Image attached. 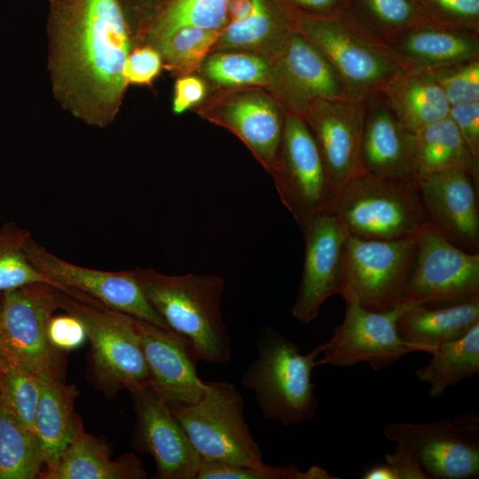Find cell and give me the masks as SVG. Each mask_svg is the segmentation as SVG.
Returning <instances> with one entry per match:
<instances>
[{
    "instance_id": "obj_18",
    "label": "cell",
    "mask_w": 479,
    "mask_h": 479,
    "mask_svg": "<svg viewBox=\"0 0 479 479\" xmlns=\"http://www.w3.org/2000/svg\"><path fill=\"white\" fill-rule=\"evenodd\" d=\"M272 65L274 98L286 113L302 116L315 99L349 98L346 88L322 52L298 32H294Z\"/></svg>"
},
{
    "instance_id": "obj_21",
    "label": "cell",
    "mask_w": 479,
    "mask_h": 479,
    "mask_svg": "<svg viewBox=\"0 0 479 479\" xmlns=\"http://www.w3.org/2000/svg\"><path fill=\"white\" fill-rule=\"evenodd\" d=\"M404 70L435 69L479 58V33L418 22L383 40Z\"/></svg>"
},
{
    "instance_id": "obj_37",
    "label": "cell",
    "mask_w": 479,
    "mask_h": 479,
    "mask_svg": "<svg viewBox=\"0 0 479 479\" xmlns=\"http://www.w3.org/2000/svg\"><path fill=\"white\" fill-rule=\"evenodd\" d=\"M40 391V380L26 371L8 365L0 372V401L33 433Z\"/></svg>"
},
{
    "instance_id": "obj_2",
    "label": "cell",
    "mask_w": 479,
    "mask_h": 479,
    "mask_svg": "<svg viewBox=\"0 0 479 479\" xmlns=\"http://www.w3.org/2000/svg\"><path fill=\"white\" fill-rule=\"evenodd\" d=\"M134 272L155 311L193 346L199 360L224 364L232 357L221 313L224 280L216 275H168L150 268Z\"/></svg>"
},
{
    "instance_id": "obj_34",
    "label": "cell",
    "mask_w": 479,
    "mask_h": 479,
    "mask_svg": "<svg viewBox=\"0 0 479 479\" xmlns=\"http://www.w3.org/2000/svg\"><path fill=\"white\" fill-rule=\"evenodd\" d=\"M31 236L29 232L12 223L1 227L0 294L37 282L56 285L29 262L25 246Z\"/></svg>"
},
{
    "instance_id": "obj_19",
    "label": "cell",
    "mask_w": 479,
    "mask_h": 479,
    "mask_svg": "<svg viewBox=\"0 0 479 479\" xmlns=\"http://www.w3.org/2000/svg\"><path fill=\"white\" fill-rule=\"evenodd\" d=\"M414 183L428 223L456 247L478 253L479 182L465 169H452Z\"/></svg>"
},
{
    "instance_id": "obj_47",
    "label": "cell",
    "mask_w": 479,
    "mask_h": 479,
    "mask_svg": "<svg viewBox=\"0 0 479 479\" xmlns=\"http://www.w3.org/2000/svg\"><path fill=\"white\" fill-rule=\"evenodd\" d=\"M123 9L127 6L145 15L144 21L149 19L165 0H120Z\"/></svg>"
},
{
    "instance_id": "obj_39",
    "label": "cell",
    "mask_w": 479,
    "mask_h": 479,
    "mask_svg": "<svg viewBox=\"0 0 479 479\" xmlns=\"http://www.w3.org/2000/svg\"><path fill=\"white\" fill-rule=\"evenodd\" d=\"M420 21L479 33V0H412Z\"/></svg>"
},
{
    "instance_id": "obj_6",
    "label": "cell",
    "mask_w": 479,
    "mask_h": 479,
    "mask_svg": "<svg viewBox=\"0 0 479 479\" xmlns=\"http://www.w3.org/2000/svg\"><path fill=\"white\" fill-rule=\"evenodd\" d=\"M59 309L76 317L91 345L98 381L108 391L150 385L132 316L81 291L58 286Z\"/></svg>"
},
{
    "instance_id": "obj_20",
    "label": "cell",
    "mask_w": 479,
    "mask_h": 479,
    "mask_svg": "<svg viewBox=\"0 0 479 479\" xmlns=\"http://www.w3.org/2000/svg\"><path fill=\"white\" fill-rule=\"evenodd\" d=\"M150 374V386L169 406L197 402L207 384L197 373L199 357L183 335L132 317Z\"/></svg>"
},
{
    "instance_id": "obj_17",
    "label": "cell",
    "mask_w": 479,
    "mask_h": 479,
    "mask_svg": "<svg viewBox=\"0 0 479 479\" xmlns=\"http://www.w3.org/2000/svg\"><path fill=\"white\" fill-rule=\"evenodd\" d=\"M129 391L137 414V449L154 459V477L196 479L200 457L167 402L150 385Z\"/></svg>"
},
{
    "instance_id": "obj_30",
    "label": "cell",
    "mask_w": 479,
    "mask_h": 479,
    "mask_svg": "<svg viewBox=\"0 0 479 479\" xmlns=\"http://www.w3.org/2000/svg\"><path fill=\"white\" fill-rule=\"evenodd\" d=\"M431 355L429 362L414 375L429 384L430 397H437L479 371V323L460 338L443 343Z\"/></svg>"
},
{
    "instance_id": "obj_45",
    "label": "cell",
    "mask_w": 479,
    "mask_h": 479,
    "mask_svg": "<svg viewBox=\"0 0 479 479\" xmlns=\"http://www.w3.org/2000/svg\"><path fill=\"white\" fill-rule=\"evenodd\" d=\"M206 94V87L202 80L196 76L185 75L178 78L175 84L173 97V112L183 114L200 103Z\"/></svg>"
},
{
    "instance_id": "obj_33",
    "label": "cell",
    "mask_w": 479,
    "mask_h": 479,
    "mask_svg": "<svg viewBox=\"0 0 479 479\" xmlns=\"http://www.w3.org/2000/svg\"><path fill=\"white\" fill-rule=\"evenodd\" d=\"M220 33L217 29L183 27L153 44L167 67L186 75L201 65Z\"/></svg>"
},
{
    "instance_id": "obj_12",
    "label": "cell",
    "mask_w": 479,
    "mask_h": 479,
    "mask_svg": "<svg viewBox=\"0 0 479 479\" xmlns=\"http://www.w3.org/2000/svg\"><path fill=\"white\" fill-rule=\"evenodd\" d=\"M270 174L300 227L326 212L335 196L315 138L299 115L285 114L281 145Z\"/></svg>"
},
{
    "instance_id": "obj_36",
    "label": "cell",
    "mask_w": 479,
    "mask_h": 479,
    "mask_svg": "<svg viewBox=\"0 0 479 479\" xmlns=\"http://www.w3.org/2000/svg\"><path fill=\"white\" fill-rule=\"evenodd\" d=\"M348 12L382 40L421 22L412 0H349Z\"/></svg>"
},
{
    "instance_id": "obj_24",
    "label": "cell",
    "mask_w": 479,
    "mask_h": 479,
    "mask_svg": "<svg viewBox=\"0 0 479 479\" xmlns=\"http://www.w3.org/2000/svg\"><path fill=\"white\" fill-rule=\"evenodd\" d=\"M146 474L141 461L127 453L111 459L108 447L86 433L81 420L76 433L58 458L39 475L42 479H142Z\"/></svg>"
},
{
    "instance_id": "obj_23",
    "label": "cell",
    "mask_w": 479,
    "mask_h": 479,
    "mask_svg": "<svg viewBox=\"0 0 479 479\" xmlns=\"http://www.w3.org/2000/svg\"><path fill=\"white\" fill-rule=\"evenodd\" d=\"M362 163L367 174L413 179L409 162V132L381 93L365 100Z\"/></svg>"
},
{
    "instance_id": "obj_11",
    "label": "cell",
    "mask_w": 479,
    "mask_h": 479,
    "mask_svg": "<svg viewBox=\"0 0 479 479\" xmlns=\"http://www.w3.org/2000/svg\"><path fill=\"white\" fill-rule=\"evenodd\" d=\"M346 304L343 321L334 327L333 335L314 349L321 358L316 366L349 367L368 363L374 371L391 367L408 353L423 351L415 344L402 340L397 321L404 301L384 311L369 310L349 295L342 296Z\"/></svg>"
},
{
    "instance_id": "obj_13",
    "label": "cell",
    "mask_w": 479,
    "mask_h": 479,
    "mask_svg": "<svg viewBox=\"0 0 479 479\" xmlns=\"http://www.w3.org/2000/svg\"><path fill=\"white\" fill-rule=\"evenodd\" d=\"M383 434L405 444L428 478L467 479L479 475V419L463 414L431 423H393Z\"/></svg>"
},
{
    "instance_id": "obj_48",
    "label": "cell",
    "mask_w": 479,
    "mask_h": 479,
    "mask_svg": "<svg viewBox=\"0 0 479 479\" xmlns=\"http://www.w3.org/2000/svg\"><path fill=\"white\" fill-rule=\"evenodd\" d=\"M8 366V364L6 363L5 359L4 358L3 355L0 352V372L5 369Z\"/></svg>"
},
{
    "instance_id": "obj_14",
    "label": "cell",
    "mask_w": 479,
    "mask_h": 479,
    "mask_svg": "<svg viewBox=\"0 0 479 479\" xmlns=\"http://www.w3.org/2000/svg\"><path fill=\"white\" fill-rule=\"evenodd\" d=\"M29 262L57 286L81 291L134 318L171 330L147 301L134 270L105 271L69 263L32 236L25 246Z\"/></svg>"
},
{
    "instance_id": "obj_16",
    "label": "cell",
    "mask_w": 479,
    "mask_h": 479,
    "mask_svg": "<svg viewBox=\"0 0 479 479\" xmlns=\"http://www.w3.org/2000/svg\"><path fill=\"white\" fill-rule=\"evenodd\" d=\"M305 255L301 283L292 315L302 323L313 321L322 304L341 293L343 254L348 232L330 212H323L301 227Z\"/></svg>"
},
{
    "instance_id": "obj_35",
    "label": "cell",
    "mask_w": 479,
    "mask_h": 479,
    "mask_svg": "<svg viewBox=\"0 0 479 479\" xmlns=\"http://www.w3.org/2000/svg\"><path fill=\"white\" fill-rule=\"evenodd\" d=\"M202 72L222 86L270 85L272 65L248 52H217L201 63Z\"/></svg>"
},
{
    "instance_id": "obj_41",
    "label": "cell",
    "mask_w": 479,
    "mask_h": 479,
    "mask_svg": "<svg viewBox=\"0 0 479 479\" xmlns=\"http://www.w3.org/2000/svg\"><path fill=\"white\" fill-rule=\"evenodd\" d=\"M161 67V57L153 47L137 48L128 55L124 75L128 83L144 85L152 82Z\"/></svg>"
},
{
    "instance_id": "obj_5",
    "label": "cell",
    "mask_w": 479,
    "mask_h": 479,
    "mask_svg": "<svg viewBox=\"0 0 479 479\" xmlns=\"http://www.w3.org/2000/svg\"><path fill=\"white\" fill-rule=\"evenodd\" d=\"M326 212L349 235L367 240L416 237L428 224L414 178L364 173L335 193Z\"/></svg>"
},
{
    "instance_id": "obj_26",
    "label": "cell",
    "mask_w": 479,
    "mask_h": 479,
    "mask_svg": "<svg viewBox=\"0 0 479 479\" xmlns=\"http://www.w3.org/2000/svg\"><path fill=\"white\" fill-rule=\"evenodd\" d=\"M409 133L448 116L450 105L431 71L402 70L381 91Z\"/></svg>"
},
{
    "instance_id": "obj_43",
    "label": "cell",
    "mask_w": 479,
    "mask_h": 479,
    "mask_svg": "<svg viewBox=\"0 0 479 479\" xmlns=\"http://www.w3.org/2000/svg\"><path fill=\"white\" fill-rule=\"evenodd\" d=\"M448 116L457 127L473 159L479 163V101L450 106Z\"/></svg>"
},
{
    "instance_id": "obj_31",
    "label": "cell",
    "mask_w": 479,
    "mask_h": 479,
    "mask_svg": "<svg viewBox=\"0 0 479 479\" xmlns=\"http://www.w3.org/2000/svg\"><path fill=\"white\" fill-rule=\"evenodd\" d=\"M232 0H165L145 21L153 43L183 27L222 30L228 22Z\"/></svg>"
},
{
    "instance_id": "obj_8",
    "label": "cell",
    "mask_w": 479,
    "mask_h": 479,
    "mask_svg": "<svg viewBox=\"0 0 479 479\" xmlns=\"http://www.w3.org/2000/svg\"><path fill=\"white\" fill-rule=\"evenodd\" d=\"M193 404L169 406L201 459L240 467H263L260 446L243 412V400L228 381H208Z\"/></svg>"
},
{
    "instance_id": "obj_25",
    "label": "cell",
    "mask_w": 479,
    "mask_h": 479,
    "mask_svg": "<svg viewBox=\"0 0 479 479\" xmlns=\"http://www.w3.org/2000/svg\"><path fill=\"white\" fill-rule=\"evenodd\" d=\"M397 321L400 338L432 354L440 345L463 336L479 323V299L448 306H426L404 300Z\"/></svg>"
},
{
    "instance_id": "obj_27",
    "label": "cell",
    "mask_w": 479,
    "mask_h": 479,
    "mask_svg": "<svg viewBox=\"0 0 479 479\" xmlns=\"http://www.w3.org/2000/svg\"><path fill=\"white\" fill-rule=\"evenodd\" d=\"M297 14L284 0H252L249 13L240 21L227 23L216 43L237 48L263 44L277 59L295 32Z\"/></svg>"
},
{
    "instance_id": "obj_42",
    "label": "cell",
    "mask_w": 479,
    "mask_h": 479,
    "mask_svg": "<svg viewBox=\"0 0 479 479\" xmlns=\"http://www.w3.org/2000/svg\"><path fill=\"white\" fill-rule=\"evenodd\" d=\"M48 338L59 351H69L81 347L87 339L82 323L75 316H52L48 324Z\"/></svg>"
},
{
    "instance_id": "obj_28",
    "label": "cell",
    "mask_w": 479,
    "mask_h": 479,
    "mask_svg": "<svg viewBox=\"0 0 479 479\" xmlns=\"http://www.w3.org/2000/svg\"><path fill=\"white\" fill-rule=\"evenodd\" d=\"M409 162L413 178L461 169L479 182V163L449 116L409 133Z\"/></svg>"
},
{
    "instance_id": "obj_9",
    "label": "cell",
    "mask_w": 479,
    "mask_h": 479,
    "mask_svg": "<svg viewBox=\"0 0 479 479\" xmlns=\"http://www.w3.org/2000/svg\"><path fill=\"white\" fill-rule=\"evenodd\" d=\"M416 247V237L367 240L348 234L340 294L352 296L369 310L396 307L402 300Z\"/></svg>"
},
{
    "instance_id": "obj_15",
    "label": "cell",
    "mask_w": 479,
    "mask_h": 479,
    "mask_svg": "<svg viewBox=\"0 0 479 479\" xmlns=\"http://www.w3.org/2000/svg\"><path fill=\"white\" fill-rule=\"evenodd\" d=\"M365 100L315 99L302 116L315 138L335 193L365 173L362 134Z\"/></svg>"
},
{
    "instance_id": "obj_40",
    "label": "cell",
    "mask_w": 479,
    "mask_h": 479,
    "mask_svg": "<svg viewBox=\"0 0 479 479\" xmlns=\"http://www.w3.org/2000/svg\"><path fill=\"white\" fill-rule=\"evenodd\" d=\"M450 106L479 101V58L431 71Z\"/></svg>"
},
{
    "instance_id": "obj_32",
    "label": "cell",
    "mask_w": 479,
    "mask_h": 479,
    "mask_svg": "<svg viewBox=\"0 0 479 479\" xmlns=\"http://www.w3.org/2000/svg\"><path fill=\"white\" fill-rule=\"evenodd\" d=\"M43 467L35 434L0 401V479H35Z\"/></svg>"
},
{
    "instance_id": "obj_38",
    "label": "cell",
    "mask_w": 479,
    "mask_h": 479,
    "mask_svg": "<svg viewBox=\"0 0 479 479\" xmlns=\"http://www.w3.org/2000/svg\"><path fill=\"white\" fill-rule=\"evenodd\" d=\"M326 470L311 467L302 472L297 467H250L200 459L196 479H334Z\"/></svg>"
},
{
    "instance_id": "obj_10",
    "label": "cell",
    "mask_w": 479,
    "mask_h": 479,
    "mask_svg": "<svg viewBox=\"0 0 479 479\" xmlns=\"http://www.w3.org/2000/svg\"><path fill=\"white\" fill-rule=\"evenodd\" d=\"M416 253L402 299L448 306L479 299V254L447 240L429 223L416 236Z\"/></svg>"
},
{
    "instance_id": "obj_4",
    "label": "cell",
    "mask_w": 479,
    "mask_h": 479,
    "mask_svg": "<svg viewBox=\"0 0 479 479\" xmlns=\"http://www.w3.org/2000/svg\"><path fill=\"white\" fill-rule=\"evenodd\" d=\"M295 31L331 63L349 98L365 100L381 93L403 70L384 41L348 11L329 16L298 13Z\"/></svg>"
},
{
    "instance_id": "obj_22",
    "label": "cell",
    "mask_w": 479,
    "mask_h": 479,
    "mask_svg": "<svg viewBox=\"0 0 479 479\" xmlns=\"http://www.w3.org/2000/svg\"><path fill=\"white\" fill-rule=\"evenodd\" d=\"M283 110L273 97L250 91L229 99L212 119L234 133L271 173L283 136Z\"/></svg>"
},
{
    "instance_id": "obj_44",
    "label": "cell",
    "mask_w": 479,
    "mask_h": 479,
    "mask_svg": "<svg viewBox=\"0 0 479 479\" xmlns=\"http://www.w3.org/2000/svg\"><path fill=\"white\" fill-rule=\"evenodd\" d=\"M385 467L389 479H426L425 472L420 467L410 448L404 443L397 442L391 453L385 456Z\"/></svg>"
},
{
    "instance_id": "obj_1",
    "label": "cell",
    "mask_w": 479,
    "mask_h": 479,
    "mask_svg": "<svg viewBox=\"0 0 479 479\" xmlns=\"http://www.w3.org/2000/svg\"><path fill=\"white\" fill-rule=\"evenodd\" d=\"M53 90L75 117L105 128L127 87L130 51L120 0H50L47 20Z\"/></svg>"
},
{
    "instance_id": "obj_7",
    "label": "cell",
    "mask_w": 479,
    "mask_h": 479,
    "mask_svg": "<svg viewBox=\"0 0 479 479\" xmlns=\"http://www.w3.org/2000/svg\"><path fill=\"white\" fill-rule=\"evenodd\" d=\"M57 287L37 282L0 294V352L8 365L64 382L63 352L48 338L49 321L59 309Z\"/></svg>"
},
{
    "instance_id": "obj_3",
    "label": "cell",
    "mask_w": 479,
    "mask_h": 479,
    "mask_svg": "<svg viewBox=\"0 0 479 479\" xmlns=\"http://www.w3.org/2000/svg\"><path fill=\"white\" fill-rule=\"evenodd\" d=\"M258 355L241 378V385L255 393L266 420L290 426L312 420L318 403L311 373L315 349L302 354L299 346L271 327L256 342Z\"/></svg>"
},
{
    "instance_id": "obj_29",
    "label": "cell",
    "mask_w": 479,
    "mask_h": 479,
    "mask_svg": "<svg viewBox=\"0 0 479 479\" xmlns=\"http://www.w3.org/2000/svg\"><path fill=\"white\" fill-rule=\"evenodd\" d=\"M40 397L35 415L34 434L40 444L44 468L51 467L74 438L79 418L74 406V384L40 380Z\"/></svg>"
},
{
    "instance_id": "obj_46",
    "label": "cell",
    "mask_w": 479,
    "mask_h": 479,
    "mask_svg": "<svg viewBox=\"0 0 479 479\" xmlns=\"http://www.w3.org/2000/svg\"><path fill=\"white\" fill-rule=\"evenodd\" d=\"M297 13L329 16L348 11L349 0H284Z\"/></svg>"
}]
</instances>
